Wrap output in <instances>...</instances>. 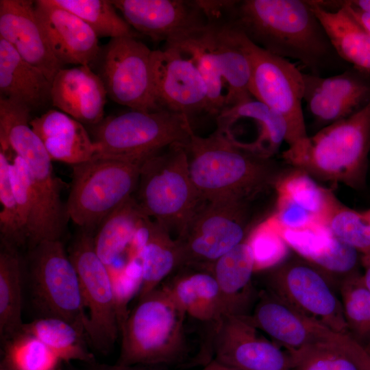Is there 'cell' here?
Returning a JSON list of instances; mask_svg holds the SVG:
<instances>
[{"label":"cell","mask_w":370,"mask_h":370,"mask_svg":"<svg viewBox=\"0 0 370 370\" xmlns=\"http://www.w3.org/2000/svg\"><path fill=\"white\" fill-rule=\"evenodd\" d=\"M221 18L262 49L301 62L309 73L344 68L309 0L223 1Z\"/></svg>","instance_id":"obj_1"},{"label":"cell","mask_w":370,"mask_h":370,"mask_svg":"<svg viewBox=\"0 0 370 370\" xmlns=\"http://www.w3.org/2000/svg\"><path fill=\"white\" fill-rule=\"evenodd\" d=\"M192 181L203 201L246 203L273 181L271 158L253 151L219 129L182 144Z\"/></svg>","instance_id":"obj_2"},{"label":"cell","mask_w":370,"mask_h":370,"mask_svg":"<svg viewBox=\"0 0 370 370\" xmlns=\"http://www.w3.org/2000/svg\"><path fill=\"white\" fill-rule=\"evenodd\" d=\"M31 112L16 101L0 97V151L10 161L15 156L24 160L38 198L27 233L29 249L45 241L61 240L70 219L61 198L65 183L56 175L52 160L30 125Z\"/></svg>","instance_id":"obj_3"},{"label":"cell","mask_w":370,"mask_h":370,"mask_svg":"<svg viewBox=\"0 0 370 370\" xmlns=\"http://www.w3.org/2000/svg\"><path fill=\"white\" fill-rule=\"evenodd\" d=\"M370 152V101L352 116L320 129L283 152L312 177L353 188L365 184Z\"/></svg>","instance_id":"obj_4"},{"label":"cell","mask_w":370,"mask_h":370,"mask_svg":"<svg viewBox=\"0 0 370 370\" xmlns=\"http://www.w3.org/2000/svg\"><path fill=\"white\" fill-rule=\"evenodd\" d=\"M186 316L162 286L138 298L120 327L117 363L166 367L182 362L188 352Z\"/></svg>","instance_id":"obj_5"},{"label":"cell","mask_w":370,"mask_h":370,"mask_svg":"<svg viewBox=\"0 0 370 370\" xmlns=\"http://www.w3.org/2000/svg\"><path fill=\"white\" fill-rule=\"evenodd\" d=\"M134 197L143 213L177 236L204 202L190 175L182 144L145 160Z\"/></svg>","instance_id":"obj_6"},{"label":"cell","mask_w":370,"mask_h":370,"mask_svg":"<svg viewBox=\"0 0 370 370\" xmlns=\"http://www.w3.org/2000/svg\"><path fill=\"white\" fill-rule=\"evenodd\" d=\"M190 119L167 110H131L104 118L92 130L95 156L143 161L193 134Z\"/></svg>","instance_id":"obj_7"},{"label":"cell","mask_w":370,"mask_h":370,"mask_svg":"<svg viewBox=\"0 0 370 370\" xmlns=\"http://www.w3.org/2000/svg\"><path fill=\"white\" fill-rule=\"evenodd\" d=\"M143 161L94 156L72 166L66 202L70 219L81 229L92 232L110 213L134 195Z\"/></svg>","instance_id":"obj_8"},{"label":"cell","mask_w":370,"mask_h":370,"mask_svg":"<svg viewBox=\"0 0 370 370\" xmlns=\"http://www.w3.org/2000/svg\"><path fill=\"white\" fill-rule=\"evenodd\" d=\"M29 279L32 302L40 317L63 319L86 335L79 278L61 240L45 241L29 249Z\"/></svg>","instance_id":"obj_9"},{"label":"cell","mask_w":370,"mask_h":370,"mask_svg":"<svg viewBox=\"0 0 370 370\" xmlns=\"http://www.w3.org/2000/svg\"><path fill=\"white\" fill-rule=\"evenodd\" d=\"M231 26L250 64L251 95L284 118L287 125L285 141L288 147L296 145L308 136L302 110L303 73L287 59L256 45Z\"/></svg>","instance_id":"obj_10"},{"label":"cell","mask_w":370,"mask_h":370,"mask_svg":"<svg viewBox=\"0 0 370 370\" xmlns=\"http://www.w3.org/2000/svg\"><path fill=\"white\" fill-rule=\"evenodd\" d=\"M92 232L81 229L69 249L79 278L90 345L103 354L112 349L120 332L112 277L95 252Z\"/></svg>","instance_id":"obj_11"},{"label":"cell","mask_w":370,"mask_h":370,"mask_svg":"<svg viewBox=\"0 0 370 370\" xmlns=\"http://www.w3.org/2000/svg\"><path fill=\"white\" fill-rule=\"evenodd\" d=\"M267 270L264 289L307 317L349 335L338 288L325 274L304 259L285 260Z\"/></svg>","instance_id":"obj_12"},{"label":"cell","mask_w":370,"mask_h":370,"mask_svg":"<svg viewBox=\"0 0 370 370\" xmlns=\"http://www.w3.org/2000/svg\"><path fill=\"white\" fill-rule=\"evenodd\" d=\"M246 203L204 201L175 238L180 267L211 271L214 263L245 241Z\"/></svg>","instance_id":"obj_13"},{"label":"cell","mask_w":370,"mask_h":370,"mask_svg":"<svg viewBox=\"0 0 370 370\" xmlns=\"http://www.w3.org/2000/svg\"><path fill=\"white\" fill-rule=\"evenodd\" d=\"M152 51L137 38H110L95 63L108 97L131 110L156 111ZM94 64V65H95Z\"/></svg>","instance_id":"obj_14"},{"label":"cell","mask_w":370,"mask_h":370,"mask_svg":"<svg viewBox=\"0 0 370 370\" xmlns=\"http://www.w3.org/2000/svg\"><path fill=\"white\" fill-rule=\"evenodd\" d=\"M212 362L233 370H289L291 355L260 336L248 316L224 314L212 331Z\"/></svg>","instance_id":"obj_15"},{"label":"cell","mask_w":370,"mask_h":370,"mask_svg":"<svg viewBox=\"0 0 370 370\" xmlns=\"http://www.w3.org/2000/svg\"><path fill=\"white\" fill-rule=\"evenodd\" d=\"M152 74L160 109L192 116L212 115L206 83L191 57L179 48L164 45L153 50Z\"/></svg>","instance_id":"obj_16"},{"label":"cell","mask_w":370,"mask_h":370,"mask_svg":"<svg viewBox=\"0 0 370 370\" xmlns=\"http://www.w3.org/2000/svg\"><path fill=\"white\" fill-rule=\"evenodd\" d=\"M252 324L286 351L317 344L360 349L349 335L336 332L302 314L265 289L259 292L251 313Z\"/></svg>","instance_id":"obj_17"},{"label":"cell","mask_w":370,"mask_h":370,"mask_svg":"<svg viewBox=\"0 0 370 370\" xmlns=\"http://www.w3.org/2000/svg\"><path fill=\"white\" fill-rule=\"evenodd\" d=\"M113 5L139 34L172 43L208 24L198 1L186 0H113Z\"/></svg>","instance_id":"obj_18"},{"label":"cell","mask_w":370,"mask_h":370,"mask_svg":"<svg viewBox=\"0 0 370 370\" xmlns=\"http://www.w3.org/2000/svg\"><path fill=\"white\" fill-rule=\"evenodd\" d=\"M303 77L304 101L323 127L352 116L370 101V76L352 66L329 77L303 73Z\"/></svg>","instance_id":"obj_19"},{"label":"cell","mask_w":370,"mask_h":370,"mask_svg":"<svg viewBox=\"0 0 370 370\" xmlns=\"http://www.w3.org/2000/svg\"><path fill=\"white\" fill-rule=\"evenodd\" d=\"M0 37L49 82L62 69L39 22L34 1L0 0Z\"/></svg>","instance_id":"obj_20"},{"label":"cell","mask_w":370,"mask_h":370,"mask_svg":"<svg viewBox=\"0 0 370 370\" xmlns=\"http://www.w3.org/2000/svg\"><path fill=\"white\" fill-rule=\"evenodd\" d=\"M34 3L36 15L56 58L63 65H88L92 68L101 47L91 27L51 0H36Z\"/></svg>","instance_id":"obj_21"},{"label":"cell","mask_w":370,"mask_h":370,"mask_svg":"<svg viewBox=\"0 0 370 370\" xmlns=\"http://www.w3.org/2000/svg\"><path fill=\"white\" fill-rule=\"evenodd\" d=\"M279 231L288 247L325 274L338 288L343 280L360 273V253L336 238L325 224L318 223L301 230Z\"/></svg>","instance_id":"obj_22"},{"label":"cell","mask_w":370,"mask_h":370,"mask_svg":"<svg viewBox=\"0 0 370 370\" xmlns=\"http://www.w3.org/2000/svg\"><path fill=\"white\" fill-rule=\"evenodd\" d=\"M107 92L88 65L60 69L51 82L53 106L82 124L93 126L104 118Z\"/></svg>","instance_id":"obj_23"},{"label":"cell","mask_w":370,"mask_h":370,"mask_svg":"<svg viewBox=\"0 0 370 370\" xmlns=\"http://www.w3.org/2000/svg\"><path fill=\"white\" fill-rule=\"evenodd\" d=\"M211 271L219 287L225 314L249 316L259 292L252 283L255 258L246 239L219 258Z\"/></svg>","instance_id":"obj_24"},{"label":"cell","mask_w":370,"mask_h":370,"mask_svg":"<svg viewBox=\"0 0 370 370\" xmlns=\"http://www.w3.org/2000/svg\"><path fill=\"white\" fill-rule=\"evenodd\" d=\"M30 125L52 160L74 166L90 160L96 153L84 124L62 111L49 110L32 119Z\"/></svg>","instance_id":"obj_25"},{"label":"cell","mask_w":370,"mask_h":370,"mask_svg":"<svg viewBox=\"0 0 370 370\" xmlns=\"http://www.w3.org/2000/svg\"><path fill=\"white\" fill-rule=\"evenodd\" d=\"M51 82L0 37V97L16 101L31 111L51 101Z\"/></svg>","instance_id":"obj_26"},{"label":"cell","mask_w":370,"mask_h":370,"mask_svg":"<svg viewBox=\"0 0 370 370\" xmlns=\"http://www.w3.org/2000/svg\"><path fill=\"white\" fill-rule=\"evenodd\" d=\"M190 269L161 286L186 315L213 325L225 314L218 283L211 271Z\"/></svg>","instance_id":"obj_27"},{"label":"cell","mask_w":370,"mask_h":370,"mask_svg":"<svg viewBox=\"0 0 370 370\" xmlns=\"http://www.w3.org/2000/svg\"><path fill=\"white\" fill-rule=\"evenodd\" d=\"M309 3L340 58L370 76V34L348 12L342 1L336 10L322 8L316 0H309Z\"/></svg>","instance_id":"obj_28"},{"label":"cell","mask_w":370,"mask_h":370,"mask_svg":"<svg viewBox=\"0 0 370 370\" xmlns=\"http://www.w3.org/2000/svg\"><path fill=\"white\" fill-rule=\"evenodd\" d=\"M208 27L223 64L227 91L225 109L254 98L250 92V64L233 27L222 20L208 21Z\"/></svg>","instance_id":"obj_29"},{"label":"cell","mask_w":370,"mask_h":370,"mask_svg":"<svg viewBox=\"0 0 370 370\" xmlns=\"http://www.w3.org/2000/svg\"><path fill=\"white\" fill-rule=\"evenodd\" d=\"M134 195L110 213L93 235L95 252L108 268L126 251L142 219Z\"/></svg>","instance_id":"obj_30"},{"label":"cell","mask_w":370,"mask_h":370,"mask_svg":"<svg viewBox=\"0 0 370 370\" xmlns=\"http://www.w3.org/2000/svg\"><path fill=\"white\" fill-rule=\"evenodd\" d=\"M165 45L179 48L194 60L208 89L212 115L217 116L225 108L227 91L223 64L214 47L208 24L183 39Z\"/></svg>","instance_id":"obj_31"},{"label":"cell","mask_w":370,"mask_h":370,"mask_svg":"<svg viewBox=\"0 0 370 370\" xmlns=\"http://www.w3.org/2000/svg\"><path fill=\"white\" fill-rule=\"evenodd\" d=\"M23 271L17 248L2 245L0 252V336L7 341L21 331Z\"/></svg>","instance_id":"obj_32"},{"label":"cell","mask_w":370,"mask_h":370,"mask_svg":"<svg viewBox=\"0 0 370 370\" xmlns=\"http://www.w3.org/2000/svg\"><path fill=\"white\" fill-rule=\"evenodd\" d=\"M138 259L142 269L138 299L158 288L176 268L180 267V252L175 239L154 221L149 241Z\"/></svg>","instance_id":"obj_33"},{"label":"cell","mask_w":370,"mask_h":370,"mask_svg":"<svg viewBox=\"0 0 370 370\" xmlns=\"http://www.w3.org/2000/svg\"><path fill=\"white\" fill-rule=\"evenodd\" d=\"M21 331L30 334L51 349L61 360L94 362L87 347L86 335L71 323L55 317H40L23 325Z\"/></svg>","instance_id":"obj_34"},{"label":"cell","mask_w":370,"mask_h":370,"mask_svg":"<svg viewBox=\"0 0 370 370\" xmlns=\"http://www.w3.org/2000/svg\"><path fill=\"white\" fill-rule=\"evenodd\" d=\"M275 184L277 200L289 201L304 209L324 224L339 202L330 190L300 169L282 176Z\"/></svg>","instance_id":"obj_35"},{"label":"cell","mask_w":370,"mask_h":370,"mask_svg":"<svg viewBox=\"0 0 370 370\" xmlns=\"http://www.w3.org/2000/svg\"><path fill=\"white\" fill-rule=\"evenodd\" d=\"M289 370H370V355L332 344H317L288 351Z\"/></svg>","instance_id":"obj_36"},{"label":"cell","mask_w":370,"mask_h":370,"mask_svg":"<svg viewBox=\"0 0 370 370\" xmlns=\"http://www.w3.org/2000/svg\"><path fill=\"white\" fill-rule=\"evenodd\" d=\"M84 21L99 37L138 38L136 32L116 12L111 1L51 0Z\"/></svg>","instance_id":"obj_37"},{"label":"cell","mask_w":370,"mask_h":370,"mask_svg":"<svg viewBox=\"0 0 370 370\" xmlns=\"http://www.w3.org/2000/svg\"><path fill=\"white\" fill-rule=\"evenodd\" d=\"M338 291L348 333L370 355V293L361 273L343 280Z\"/></svg>","instance_id":"obj_38"},{"label":"cell","mask_w":370,"mask_h":370,"mask_svg":"<svg viewBox=\"0 0 370 370\" xmlns=\"http://www.w3.org/2000/svg\"><path fill=\"white\" fill-rule=\"evenodd\" d=\"M12 370H58L62 360L34 336L21 331L3 343Z\"/></svg>","instance_id":"obj_39"},{"label":"cell","mask_w":370,"mask_h":370,"mask_svg":"<svg viewBox=\"0 0 370 370\" xmlns=\"http://www.w3.org/2000/svg\"><path fill=\"white\" fill-rule=\"evenodd\" d=\"M11 161L0 151V233L3 245L18 247L27 242L21 225L10 177Z\"/></svg>","instance_id":"obj_40"},{"label":"cell","mask_w":370,"mask_h":370,"mask_svg":"<svg viewBox=\"0 0 370 370\" xmlns=\"http://www.w3.org/2000/svg\"><path fill=\"white\" fill-rule=\"evenodd\" d=\"M325 225L336 238L359 252L361 258L370 259V224L359 212L338 202Z\"/></svg>","instance_id":"obj_41"},{"label":"cell","mask_w":370,"mask_h":370,"mask_svg":"<svg viewBox=\"0 0 370 370\" xmlns=\"http://www.w3.org/2000/svg\"><path fill=\"white\" fill-rule=\"evenodd\" d=\"M255 258L256 271L272 268L286 260L288 246L270 217L258 224L246 238Z\"/></svg>","instance_id":"obj_42"},{"label":"cell","mask_w":370,"mask_h":370,"mask_svg":"<svg viewBox=\"0 0 370 370\" xmlns=\"http://www.w3.org/2000/svg\"><path fill=\"white\" fill-rule=\"evenodd\" d=\"M9 173L21 223L27 239V233L33 224L38 208L36 193L27 166L22 158L14 156L10 163Z\"/></svg>","instance_id":"obj_43"},{"label":"cell","mask_w":370,"mask_h":370,"mask_svg":"<svg viewBox=\"0 0 370 370\" xmlns=\"http://www.w3.org/2000/svg\"><path fill=\"white\" fill-rule=\"evenodd\" d=\"M276 206L272 217L279 229L301 230L321 223L308 212L289 201L277 200Z\"/></svg>","instance_id":"obj_44"},{"label":"cell","mask_w":370,"mask_h":370,"mask_svg":"<svg viewBox=\"0 0 370 370\" xmlns=\"http://www.w3.org/2000/svg\"><path fill=\"white\" fill-rule=\"evenodd\" d=\"M89 370H164L160 365H125L116 363L113 365L99 364L97 362L88 364Z\"/></svg>","instance_id":"obj_45"},{"label":"cell","mask_w":370,"mask_h":370,"mask_svg":"<svg viewBox=\"0 0 370 370\" xmlns=\"http://www.w3.org/2000/svg\"><path fill=\"white\" fill-rule=\"evenodd\" d=\"M348 12L367 29L370 34V14L365 12L353 6L349 1H342Z\"/></svg>","instance_id":"obj_46"},{"label":"cell","mask_w":370,"mask_h":370,"mask_svg":"<svg viewBox=\"0 0 370 370\" xmlns=\"http://www.w3.org/2000/svg\"><path fill=\"white\" fill-rule=\"evenodd\" d=\"M361 265L364 268V273H361V280L370 293V259L361 258Z\"/></svg>","instance_id":"obj_47"},{"label":"cell","mask_w":370,"mask_h":370,"mask_svg":"<svg viewBox=\"0 0 370 370\" xmlns=\"http://www.w3.org/2000/svg\"><path fill=\"white\" fill-rule=\"evenodd\" d=\"M349 2L358 9L370 14V0H350Z\"/></svg>","instance_id":"obj_48"},{"label":"cell","mask_w":370,"mask_h":370,"mask_svg":"<svg viewBox=\"0 0 370 370\" xmlns=\"http://www.w3.org/2000/svg\"><path fill=\"white\" fill-rule=\"evenodd\" d=\"M204 370H233V369L221 367L212 361L210 362V364L208 366H206V367Z\"/></svg>","instance_id":"obj_49"},{"label":"cell","mask_w":370,"mask_h":370,"mask_svg":"<svg viewBox=\"0 0 370 370\" xmlns=\"http://www.w3.org/2000/svg\"><path fill=\"white\" fill-rule=\"evenodd\" d=\"M362 217L370 224V209L359 212Z\"/></svg>","instance_id":"obj_50"},{"label":"cell","mask_w":370,"mask_h":370,"mask_svg":"<svg viewBox=\"0 0 370 370\" xmlns=\"http://www.w3.org/2000/svg\"><path fill=\"white\" fill-rule=\"evenodd\" d=\"M0 370H12L11 368L4 362L1 360L0 364Z\"/></svg>","instance_id":"obj_51"},{"label":"cell","mask_w":370,"mask_h":370,"mask_svg":"<svg viewBox=\"0 0 370 370\" xmlns=\"http://www.w3.org/2000/svg\"><path fill=\"white\" fill-rule=\"evenodd\" d=\"M66 370H77V369H73V367H68Z\"/></svg>","instance_id":"obj_52"}]
</instances>
